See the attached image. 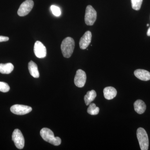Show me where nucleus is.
Returning a JSON list of instances; mask_svg holds the SVG:
<instances>
[{
	"label": "nucleus",
	"mask_w": 150,
	"mask_h": 150,
	"mask_svg": "<svg viewBox=\"0 0 150 150\" xmlns=\"http://www.w3.org/2000/svg\"><path fill=\"white\" fill-rule=\"evenodd\" d=\"M75 47V41L72 38H66L62 41L61 48L63 56L69 58L71 56Z\"/></svg>",
	"instance_id": "1"
},
{
	"label": "nucleus",
	"mask_w": 150,
	"mask_h": 150,
	"mask_svg": "<svg viewBox=\"0 0 150 150\" xmlns=\"http://www.w3.org/2000/svg\"><path fill=\"white\" fill-rule=\"evenodd\" d=\"M40 135L43 140L55 146H59L62 143L59 137H55L53 131L48 128H43L40 130Z\"/></svg>",
	"instance_id": "2"
},
{
	"label": "nucleus",
	"mask_w": 150,
	"mask_h": 150,
	"mask_svg": "<svg viewBox=\"0 0 150 150\" xmlns=\"http://www.w3.org/2000/svg\"><path fill=\"white\" fill-rule=\"evenodd\" d=\"M137 137L142 150H148L149 149V140L148 134L146 130L142 128L137 129Z\"/></svg>",
	"instance_id": "3"
},
{
	"label": "nucleus",
	"mask_w": 150,
	"mask_h": 150,
	"mask_svg": "<svg viewBox=\"0 0 150 150\" xmlns=\"http://www.w3.org/2000/svg\"><path fill=\"white\" fill-rule=\"evenodd\" d=\"M97 12L91 6L88 5L86 7L85 16V21L88 25H93L96 21Z\"/></svg>",
	"instance_id": "4"
},
{
	"label": "nucleus",
	"mask_w": 150,
	"mask_h": 150,
	"mask_svg": "<svg viewBox=\"0 0 150 150\" xmlns=\"http://www.w3.org/2000/svg\"><path fill=\"white\" fill-rule=\"evenodd\" d=\"M12 138L16 146L18 149H22L24 148V138L20 130L18 129H16L14 130L13 133Z\"/></svg>",
	"instance_id": "5"
},
{
	"label": "nucleus",
	"mask_w": 150,
	"mask_h": 150,
	"mask_svg": "<svg viewBox=\"0 0 150 150\" xmlns=\"http://www.w3.org/2000/svg\"><path fill=\"white\" fill-rule=\"evenodd\" d=\"M34 2L32 0H26L21 5L18 11V14L20 16L27 15L32 10Z\"/></svg>",
	"instance_id": "6"
},
{
	"label": "nucleus",
	"mask_w": 150,
	"mask_h": 150,
	"mask_svg": "<svg viewBox=\"0 0 150 150\" xmlns=\"http://www.w3.org/2000/svg\"><path fill=\"white\" fill-rule=\"evenodd\" d=\"M32 110V108L23 105L16 104L11 108V112L14 114L18 115L27 114L31 112Z\"/></svg>",
	"instance_id": "7"
},
{
	"label": "nucleus",
	"mask_w": 150,
	"mask_h": 150,
	"mask_svg": "<svg viewBox=\"0 0 150 150\" xmlns=\"http://www.w3.org/2000/svg\"><path fill=\"white\" fill-rule=\"evenodd\" d=\"M86 81V75L84 71L81 69L77 71L74 78L75 85L79 88L83 87Z\"/></svg>",
	"instance_id": "8"
},
{
	"label": "nucleus",
	"mask_w": 150,
	"mask_h": 150,
	"mask_svg": "<svg viewBox=\"0 0 150 150\" xmlns=\"http://www.w3.org/2000/svg\"><path fill=\"white\" fill-rule=\"evenodd\" d=\"M34 52L35 56L40 59L45 58L47 54L46 47L39 41H36L34 44Z\"/></svg>",
	"instance_id": "9"
},
{
	"label": "nucleus",
	"mask_w": 150,
	"mask_h": 150,
	"mask_svg": "<svg viewBox=\"0 0 150 150\" xmlns=\"http://www.w3.org/2000/svg\"><path fill=\"white\" fill-rule=\"evenodd\" d=\"M92 33L90 31H87L81 38L79 41L80 48L83 50L88 48L91 41Z\"/></svg>",
	"instance_id": "10"
},
{
	"label": "nucleus",
	"mask_w": 150,
	"mask_h": 150,
	"mask_svg": "<svg viewBox=\"0 0 150 150\" xmlns=\"http://www.w3.org/2000/svg\"><path fill=\"white\" fill-rule=\"evenodd\" d=\"M134 75L139 79L143 81H148L150 80V73L146 70L137 69L134 72Z\"/></svg>",
	"instance_id": "11"
},
{
	"label": "nucleus",
	"mask_w": 150,
	"mask_h": 150,
	"mask_svg": "<svg viewBox=\"0 0 150 150\" xmlns=\"http://www.w3.org/2000/svg\"><path fill=\"white\" fill-rule=\"evenodd\" d=\"M103 92L105 98L107 100L113 99L117 95V91L112 87H105L103 89Z\"/></svg>",
	"instance_id": "12"
},
{
	"label": "nucleus",
	"mask_w": 150,
	"mask_h": 150,
	"mask_svg": "<svg viewBox=\"0 0 150 150\" xmlns=\"http://www.w3.org/2000/svg\"><path fill=\"white\" fill-rule=\"evenodd\" d=\"M134 110L138 114H142L144 112L146 105L142 100H138L134 103Z\"/></svg>",
	"instance_id": "13"
},
{
	"label": "nucleus",
	"mask_w": 150,
	"mask_h": 150,
	"mask_svg": "<svg viewBox=\"0 0 150 150\" xmlns=\"http://www.w3.org/2000/svg\"><path fill=\"white\" fill-rule=\"evenodd\" d=\"M28 70L30 74L33 77L38 78L39 77V73L37 64L33 61L29 62L28 65Z\"/></svg>",
	"instance_id": "14"
},
{
	"label": "nucleus",
	"mask_w": 150,
	"mask_h": 150,
	"mask_svg": "<svg viewBox=\"0 0 150 150\" xmlns=\"http://www.w3.org/2000/svg\"><path fill=\"white\" fill-rule=\"evenodd\" d=\"M13 69V65L11 63L0 64V73L1 74H8L12 72Z\"/></svg>",
	"instance_id": "15"
},
{
	"label": "nucleus",
	"mask_w": 150,
	"mask_h": 150,
	"mask_svg": "<svg viewBox=\"0 0 150 150\" xmlns=\"http://www.w3.org/2000/svg\"><path fill=\"white\" fill-rule=\"evenodd\" d=\"M96 97V92L93 90L91 91H88L84 98L86 104L88 105L91 104V103L93 101Z\"/></svg>",
	"instance_id": "16"
},
{
	"label": "nucleus",
	"mask_w": 150,
	"mask_h": 150,
	"mask_svg": "<svg viewBox=\"0 0 150 150\" xmlns=\"http://www.w3.org/2000/svg\"><path fill=\"white\" fill-rule=\"evenodd\" d=\"M99 108L97 107L96 104L94 103L90 104L89 106L87 109V112L91 115H96L99 113Z\"/></svg>",
	"instance_id": "17"
},
{
	"label": "nucleus",
	"mask_w": 150,
	"mask_h": 150,
	"mask_svg": "<svg viewBox=\"0 0 150 150\" xmlns=\"http://www.w3.org/2000/svg\"><path fill=\"white\" fill-rule=\"evenodd\" d=\"M143 0H131V6L133 9L139 10L142 6Z\"/></svg>",
	"instance_id": "18"
},
{
	"label": "nucleus",
	"mask_w": 150,
	"mask_h": 150,
	"mask_svg": "<svg viewBox=\"0 0 150 150\" xmlns=\"http://www.w3.org/2000/svg\"><path fill=\"white\" fill-rule=\"evenodd\" d=\"M51 10L52 13L56 16H59L61 15V11L59 7L56 6L52 5L51 6Z\"/></svg>",
	"instance_id": "19"
},
{
	"label": "nucleus",
	"mask_w": 150,
	"mask_h": 150,
	"mask_svg": "<svg viewBox=\"0 0 150 150\" xmlns=\"http://www.w3.org/2000/svg\"><path fill=\"white\" fill-rule=\"evenodd\" d=\"M10 86L7 83L4 82H0V91L7 92L10 90Z\"/></svg>",
	"instance_id": "20"
},
{
	"label": "nucleus",
	"mask_w": 150,
	"mask_h": 150,
	"mask_svg": "<svg viewBox=\"0 0 150 150\" xmlns=\"http://www.w3.org/2000/svg\"><path fill=\"white\" fill-rule=\"evenodd\" d=\"M9 38L6 36H0V42H6L8 41Z\"/></svg>",
	"instance_id": "21"
},
{
	"label": "nucleus",
	"mask_w": 150,
	"mask_h": 150,
	"mask_svg": "<svg viewBox=\"0 0 150 150\" xmlns=\"http://www.w3.org/2000/svg\"><path fill=\"white\" fill-rule=\"evenodd\" d=\"M147 35L148 36H150V28L148 30L147 33Z\"/></svg>",
	"instance_id": "22"
},
{
	"label": "nucleus",
	"mask_w": 150,
	"mask_h": 150,
	"mask_svg": "<svg viewBox=\"0 0 150 150\" xmlns=\"http://www.w3.org/2000/svg\"><path fill=\"white\" fill-rule=\"evenodd\" d=\"M147 26H149V24H147Z\"/></svg>",
	"instance_id": "23"
}]
</instances>
